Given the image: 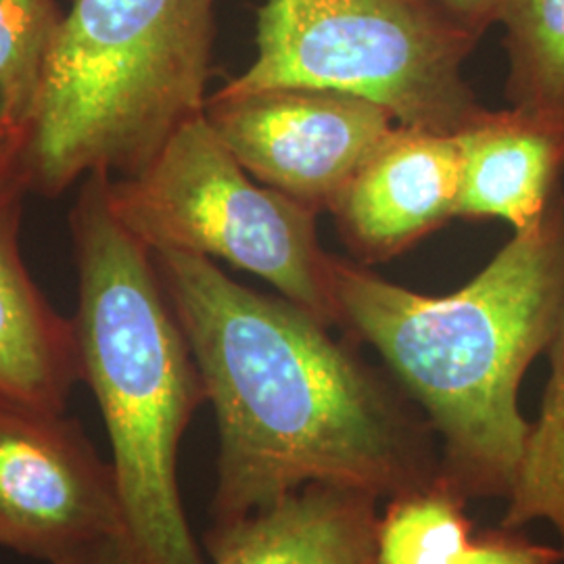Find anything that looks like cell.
I'll return each instance as SVG.
<instances>
[{"label": "cell", "mask_w": 564, "mask_h": 564, "mask_svg": "<svg viewBox=\"0 0 564 564\" xmlns=\"http://www.w3.org/2000/svg\"><path fill=\"white\" fill-rule=\"evenodd\" d=\"M65 11L59 0H0V120L25 130Z\"/></svg>", "instance_id": "obj_16"}, {"label": "cell", "mask_w": 564, "mask_h": 564, "mask_svg": "<svg viewBox=\"0 0 564 564\" xmlns=\"http://www.w3.org/2000/svg\"><path fill=\"white\" fill-rule=\"evenodd\" d=\"M123 535L113 464L80 424L0 391V545L59 564Z\"/></svg>", "instance_id": "obj_7"}, {"label": "cell", "mask_w": 564, "mask_h": 564, "mask_svg": "<svg viewBox=\"0 0 564 564\" xmlns=\"http://www.w3.org/2000/svg\"><path fill=\"white\" fill-rule=\"evenodd\" d=\"M458 218L505 220L521 232L544 218L563 191L564 113L524 107L479 109L456 132Z\"/></svg>", "instance_id": "obj_11"}, {"label": "cell", "mask_w": 564, "mask_h": 564, "mask_svg": "<svg viewBox=\"0 0 564 564\" xmlns=\"http://www.w3.org/2000/svg\"><path fill=\"white\" fill-rule=\"evenodd\" d=\"M506 99L564 113V0H505Z\"/></svg>", "instance_id": "obj_14"}, {"label": "cell", "mask_w": 564, "mask_h": 564, "mask_svg": "<svg viewBox=\"0 0 564 564\" xmlns=\"http://www.w3.org/2000/svg\"><path fill=\"white\" fill-rule=\"evenodd\" d=\"M424 9L470 41L479 42L485 32L502 18L505 0H419Z\"/></svg>", "instance_id": "obj_18"}, {"label": "cell", "mask_w": 564, "mask_h": 564, "mask_svg": "<svg viewBox=\"0 0 564 564\" xmlns=\"http://www.w3.org/2000/svg\"><path fill=\"white\" fill-rule=\"evenodd\" d=\"M25 137H28L25 130L11 128V126H7L4 121L0 120V165L7 162L9 158H13L18 151H21Z\"/></svg>", "instance_id": "obj_20"}, {"label": "cell", "mask_w": 564, "mask_h": 564, "mask_svg": "<svg viewBox=\"0 0 564 564\" xmlns=\"http://www.w3.org/2000/svg\"><path fill=\"white\" fill-rule=\"evenodd\" d=\"M109 205L151 253L220 258L341 328L318 214L256 181L205 113L181 126L141 174L111 176Z\"/></svg>", "instance_id": "obj_6"}, {"label": "cell", "mask_w": 564, "mask_h": 564, "mask_svg": "<svg viewBox=\"0 0 564 564\" xmlns=\"http://www.w3.org/2000/svg\"><path fill=\"white\" fill-rule=\"evenodd\" d=\"M458 202L456 134L398 123L328 214L347 249L366 265L398 258L458 218Z\"/></svg>", "instance_id": "obj_9"}, {"label": "cell", "mask_w": 564, "mask_h": 564, "mask_svg": "<svg viewBox=\"0 0 564 564\" xmlns=\"http://www.w3.org/2000/svg\"><path fill=\"white\" fill-rule=\"evenodd\" d=\"M30 182L20 151L0 165V391L65 412L82 381L74 323L53 307L21 256L23 202Z\"/></svg>", "instance_id": "obj_10"}, {"label": "cell", "mask_w": 564, "mask_h": 564, "mask_svg": "<svg viewBox=\"0 0 564 564\" xmlns=\"http://www.w3.org/2000/svg\"><path fill=\"white\" fill-rule=\"evenodd\" d=\"M218 0H72L21 147L30 191L141 174L205 113Z\"/></svg>", "instance_id": "obj_4"}, {"label": "cell", "mask_w": 564, "mask_h": 564, "mask_svg": "<svg viewBox=\"0 0 564 564\" xmlns=\"http://www.w3.org/2000/svg\"><path fill=\"white\" fill-rule=\"evenodd\" d=\"M328 274L343 333L375 347L431 424L442 481L466 502H506L531 429L519 405L524 372L564 318V191L452 295L333 256Z\"/></svg>", "instance_id": "obj_2"}, {"label": "cell", "mask_w": 564, "mask_h": 564, "mask_svg": "<svg viewBox=\"0 0 564 564\" xmlns=\"http://www.w3.org/2000/svg\"><path fill=\"white\" fill-rule=\"evenodd\" d=\"M547 356L550 379L540 416L529 429L500 527L521 531L538 521L550 523L564 554V318Z\"/></svg>", "instance_id": "obj_13"}, {"label": "cell", "mask_w": 564, "mask_h": 564, "mask_svg": "<svg viewBox=\"0 0 564 564\" xmlns=\"http://www.w3.org/2000/svg\"><path fill=\"white\" fill-rule=\"evenodd\" d=\"M109 172H90L69 214L78 268L72 318L101 408L128 535L144 564H207L182 506L178 449L202 377L153 253L109 205Z\"/></svg>", "instance_id": "obj_3"}, {"label": "cell", "mask_w": 564, "mask_h": 564, "mask_svg": "<svg viewBox=\"0 0 564 564\" xmlns=\"http://www.w3.org/2000/svg\"><path fill=\"white\" fill-rule=\"evenodd\" d=\"M59 564H144L130 535L90 545Z\"/></svg>", "instance_id": "obj_19"}, {"label": "cell", "mask_w": 564, "mask_h": 564, "mask_svg": "<svg viewBox=\"0 0 564 564\" xmlns=\"http://www.w3.org/2000/svg\"><path fill=\"white\" fill-rule=\"evenodd\" d=\"M218 424L212 529L303 485L393 500L440 481V442L389 370L284 297L232 281L209 258L153 253Z\"/></svg>", "instance_id": "obj_1"}, {"label": "cell", "mask_w": 564, "mask_h": 564, "mask_svg": "<svg viewBox=\"0 0 564 564\" xmlns=\"http://www.w3.org/2000/svg\"><path fill=\"white\" fill-rule=\"evenodd\" d=\"M258 57L224 95L318 88L356 95L400 126L456 134L481 105L464 80L477 42L419 0H263Z\"/></svg>", "instance_id": "obj_5"}, {"label": "cell", "mask_w": 564, "mask_h": 564, "mask_svg": "<svg viewBox=\"0 0 564 564\" xmlns=\"http://www.w3.org/2000/svg\"><path fill=\"white\" fill-rule=\"evenodd\" d=\"M379 498L310 484L241 523L207 531L209 564H379Z\"/></svg>", "instance_id": "obj_12"}, {"label": "cell", "mask_w": 564, "mask_h": 564, "mask_svg": "<svg viewBox=\"0 0 564 564\" xmlns=\"http://www.w3.org/2000/svg\"><path fill=\"white\" fill-rule=\"evenodd\" d=\"M561 547L531 542L514 529H484L475 533L473 542L464 550L456 564H561Z\"/></svg>", "instance_id": "obj_17"}, {"label": "cell", "mask_w": 564, "mask_h": 564, "mask_svg": "<svg viewBox=\"0 0 564 564\" xmlns=\"http://www.w3.org/2000/svg\"><path fill=\"white\" fill-rule=\"evenodd\" d=\"M205 118L237 162L312 212H330L343 188L398 126L391 111L318 88L214 93Z\"/></svg>", "instance_id": "obj_8"}, {"label": "cell", "mask_w": 564, "mask_h": 564, "mask_svg": "<svg viewBox=\"0 0 564 564\" xmlns=\"http://www.w3.org/2000/svg\"><path fill=\"white\" fill-rule=\"evenodd\" d=\"M468 502L440 481L387 502L379 523V564H456L475 538Z\"/></svg>", "instance_id": "obj_15"}]
</instances>
